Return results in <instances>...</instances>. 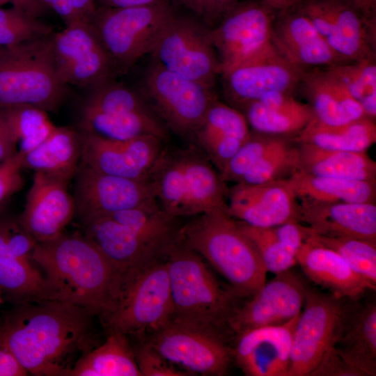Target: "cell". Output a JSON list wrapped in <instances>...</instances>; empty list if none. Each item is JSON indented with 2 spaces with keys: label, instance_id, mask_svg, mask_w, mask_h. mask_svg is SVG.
<instances>
[{
  "label": "cell",
  "instance_id": "6da1fadb",
  "mask_svg": "<svg viewBox=\"0 0 376 376\" xmlns=\"http://www.w3.org/2000/svg\"><path fill=\"white\" fill-rule=\"evenodd\" d=\"M95 315L67 301L15 304L0 317V345L36 376H68L75 362L94 347Z\"/></svg>",
  "mask_w": 376,
  "mask_h": 376
},
{
  "label": "cell",
  "instance_id": "7a4b0ae2",
  "mask_svg": "<svg viewBox=\"0 0 376 376\" xmlns=\"http://www.w3.org/2000/svg\"><path fill=\"white\" fill-rule=\"evenodd\" d=\"M32 258L56 300L83 307L99 318L110 308L121 272L83 233L36 243Z\"/></svg>",
  "mask_w": 376,
  "mask_h": 376
},
{
  "label": "cell",
  "instance_id": "3957f363",
  "mask_svg": "<svg viewBox=\"0 0 376 376\" xmlns=\"http://www.w3.org/2000/svg\"><path fill=\"white\" fill-rule=\"evenodd\" d=\"M81 225L82 233L123 273L163 259L183 224L180 217L156 203L97 217Z\"/></svg>",
  "mask_w": 376,
  "mask_h": 376
},
{
  "label": "cell",
  "instance_id": "277c9868",
  "mask_svg": "<svg viewBox=\"0 0 376 376\" xmlns=\"http://www.w3.org/2000/svg\"><path fill=\"white\" fill-rule=\"evenodd\" d=\"M148 180L160 207L173 216L192 217L228 210L226 182L193 143L182 148L164 146Z\"/></svg>",
  "mask_w": 376,
  "mask_h": 376
},
{
  "label": "cell",
  "instance_id": "5b68a950",
  "mask_svg": "<svg viewBox=\"0 0 376 376\" xmlns=\"http://www.w3.org/2000/svg\"><path fill=\"white\" fill-rule=\"evenodd\" d=\"M180 238L214 266L239 297L253 295L266 281L267 272L256 247L227 212L192 217L182 225Z\"/></svg>",
  "mask_w": 376,
  "mask_h": 376
},
{
  "label": "cell",
  "instance_id": "8992f818",
  "mask_svg": "<svg viewBox=\"0 0 376 376\" xmlns=\"http://www.w3.org/2000/svg\"><path fill=\"white\" fill-rule=\"evenodd\" d=\"M165 258L173 306L171 318L214 328L230 338L226 323L239 296L220 286L201 256L180 235Z\"/></svg>",
  "mask_w": 376,
  "mask_h": 376
},
{
  "label": "cell",
  "instance_id": "52a82bcc",
  "mask_svg": "<svg viewBox=\"0 0 376 376\" xmlns=\"http://www.w3.org/2000/svg\"><path fill=\"white\" fill-rule=\"evenodd\" d=\"M173 306L165 257L121 273L109 311L100 318L108 334L139 336L158 330L171 318Z\"/></svg>",
  "mask_w": 376,
  "mask_h": 376
},
{
  "label": "cell",
  "instance_id": "ba28073f",
  "mask_svg": "<svg viewBox=\"0 0 376 376\" xmlns=\"http://www.w3.org/2000/svg\"><path fill=\"white\" fill-rule=\"evenodd\" d=\"M51 36L6 47L0 56V107L30 105L56 111L68 94L54 60Z\"/></svg>",
  "mask_w": 376,
  "mask_h": 376
},
{
  "label": "cell",
  "instance_id": "9c48e42d",
  "mask_svg": "<svg viewBox=\"0 0 376 376\" xmlns=\"http://www.w3.org/2000/svg\"><path fill=\"white\" fill-rule=\"evenodd\" d=\"M175 14L163 0L146 6L97 9L89 22L113 63L125 69L151 53L163 28Z\"/></svg>",
  "mask_w": 376,
  "mask_h": 376
},
{
  "label": "cell",
  "instance_id": "30bf717a",
  "mask_svg": "<svg viewBox=\"0 0 376 376\" xmlns=\"http://www.w3.org/2000/svg\"><path fill=\"white\" fill-rule=\"evenodd\" d=\"M145 343L187 373L223 376L233 359L232 342L212 327L171 318Z\"/></svg>",
  "mask_w": 376,
  "mask_h": 376
},
{
  "label": "cell",
  "instance_id": "8fae6325",
  "mask_svg": "<svg viewBox=\"0 0 376 376\" xmlns=\"http://www.w3.org/2000/svg\"><path fill=\"white\" fill-rule=\"evenodd\" d=\"M143 91L168 130L187 143L217 100L213 88L174 74L154 60L145 72Z\"/></svg>",
  "mask_w": 376,
  "mask_h": 376
},
{
  "label": "cell",
  "instance_id": "7c38bea8",
  "mask_svg": "<svg viewBox=\"0 0 376 376\" xmlns=\"http://www.w3.org/2000/svg\"><path fill=\"white\" fill-rule=\"evenodd\" d=\"M207 29L175 14L154 45L153 60L174 74L213 88L221 67Z\"/></svg>",
  "mask_w": 376,
  "mask_h": 376
},
{
  "label": "cell",
  "instance_id": "4fadbf2b",
  "mask_svg": "<svg viewBox=\"0 0 376 376\" xmlns=\"http://www.w3.org/2000/svg\"><path fill=\"white\" fill-rule=\"evenodd\" d=\"M275 13L260 0L240 1L207 29L220 63L221 75L253 59L272 44L271 30Z\"/></svg>",
  "mask_w": 376,
  "mask_h": 376
},
{
  "label": "cell",
  "instance_id": "5bb4252c",
  "mask_svg": "<svg viewBox=\"0 0 376 376\" xmlns=\"http://www.w3.org/2000/svg\"><path fill=\"white\" fill-rule=\"evenodd\" d=\"M308 285L299 274L290 269L276 274L253 295L239 297L226 323L232 343L245 331L283 324L299 315Z\"/></svg>",
  "mask_w": 376,
  "mask_h": 376
},
{
  "label": "cell",
  "instance_id": "9a60e30c",
  "mask_svg": "<svg viewBox=\"0 0 376 376\" xmlns=\"http://www.w3.org/2000/svg\"><path fill=\"white\" fill-rule=\"evenodd\" d=\"M297 6L345 62L375 58L376 21L352 0H303Z\"/></svg>",
  "mask_w": 376,
  "mask_h": 376
},
{
  "label": "cell",
  "instance_id": "2e32d148",
  "mask_svg": "<svg viewBox=\"0 0 376 376\" xmlns=\"http://www.w3.org/2000/svg\"><path fill=\"white\" fill-rule=\"evenodd\" d=\"M343 299L308 285L292 335L288 376H308L334 345Z\"/></svg>",
  "mask_w": 376,
  "mask_h": 376
},
{
  "label": "cell",
  "instance_id": "e0dca14e",
  "mask_svg": "<svg viewBox=\"0 0 376 376\" xmlns=\"http://www.w3.org/2000/svg\"><path fill=\"white\" fill-rule=\"evenodd\" d=\"M36 241L19 224L0 219V290L17 304L56 300L32 254Z\"/></svg>",
  "mask_w": 376,
  "mask_h": 376
},
{
  "label": "cell",
  "instance_id": "ac0fdd59",
  "mask_svg": "<svg viewBox=\"0 0 376 376\" xmlns=\"http://www.w3.org/2000/svg\"><path fill=\"white\" fill-rule=\"evenodd\" d=\"M58 75L68 85L92 87L111 79L114 63L89 22L78 21L51 36Z\"/></svg>",
  "mask_w": 376,
  "mask_h": 376
},
{
  "label": "cell",
  "instance_id": "d6986e66",
  "mask_svg": "<svg viewBox=\"0 0 376 376\" xmlns=\"http://www.w3.org/2000/svg\"><path fill=\"white\" fill-rule=\"evenodd\" d=\"M72 194L82 224L97 217L158 203L148 180L126 178L79 165Z\"/></svg>",
  "mask_w": 376,
  "mask_h": 376
},
{
  "label": "cell",
  "instance_id": "ffe728a7",
  "mask_svg": "<svg viewBox=\"0 0 376 376\" xmlns=\"http://www.w3.org/2000/svg\"><path fill=\"white\" fill-rule=\"evenodd\" d=\"M302 71L286 59L272 43L253 59L222 73L224 93L235 108L276 91L293 93Z\"/></svg>",
  "mask_w": 376,
  "mask_h": 376
},
{
  "label": "cell",
  "instance_id": "44dd1931",
  "mask_svg": "<svg viewBox=\"0 0 376 376\" xmlns=\"http://www.w3.org/2000/svg\"><path fill=\"white\" fill-rule=\"evenodd\" d=\"M80 134L81 166L131 179L148 180V173L165 143L153 135L110 140L83 132Z\"/></svg>",
  "mask_w": 376,
  "mask_h": 376
},
{
  "label": "cell",
  "instance_id": "7402d4cb",
  "mask_svg": "<svg viewBox=\"0 0 376 376\" xmlns=\"http://www.w3.org/2000/svg\"><path fill=\"white\" fill-rule=\"evenodd\" d=\"M228 214L250 226L274 227L299 222V202L288 178L228 188Z\"/></svg>",
  "mask_w": 376,
  "mask_h": 376
},
{
  "label": "cell",
  "instance_id": "603a6c76",
  "mask_svg": "<svg viewBox=\"0 0 376 376\" xmlns=\"http://www.w3.org/2000/svg\"><path fill=\"white\" fill-rule=\"evenodd\" d=\"M69 182L35 172L24 208L17 218L38 242L51 240L64 233L75 215Z\"/></svg>",
  "mask_w": 376,
  "mask_h": 376
},
{
  "label": "cell",
  "instance_id": "cb8c5ba5",
  "mask_svg": "<svg viewBox=\"0 0 376 376\" xmlns=\"http://www.w3.org/2000/svg\"><path fill=\"white\" fill-rule=\"evenodd\" d=\"M375 290L356 298H344L334 347L364 376L376 375Z\"/></svg>",
  "mask_w": 376,
  "mask_h": 376
},
{
  "label": "cell",
  "instance_id": "d4e9b609",
  "mask_svg": "<svg viewBox=\"0 0 376 376\" xmlns=\"http://www.w3.org/2000/svg\"><path fill=\"white\" fill-rule=\"evenodd\" d=\"M271 39L280 53L302 71L347 63L333 50L297 5L275 13Z\"/></svg>",
  "mask_w": 376,
  "mask_h": 376
},
{
  "label": "cell",
  "instance_id": "484cf974",
  "mask_svg": "<svg viewBox=\"0 0 376 376\" xmlns=\"http://www.w3.org/2000/svg\"><path fill=\"white\" fill-rule=\"evenodd\" d=\"M299 316L283 324L245 331L234 338L233 359L245 375L288 376Z\"/></svg>",
  "mask_w": 376,
  "mask_h": 376
},
{
  "label": "cell",
  "instance_id": "4316f807",
  "mask_svg": "<svg viewBox=\"0 0 376 376\" xmlns=\"http://www.w3.org/2000/svg\"><path fill=\"white\" fill-rule=\"evenodd\" d=\"M299 222L314 233L376 242V205L372 203L299 201Z\"/></svg>",
  "mask_w": 376,
  "mask_h": 376
},
{
  "label": "cell",
  "instance_id": "83f0119b",
  "mask_svg": "<svg viewBox=\"0 0 376 376\" xmlns=\"http://www.w3.org/2000/svg\"><path fill=\"white\" fill-rule=\"evenodd\" d=\"M250 132L244 116L238 109L217 99L208 108L189 143L199 148L220 173Z\"/></svg>",
  "mask_w": 376,
  "mask_h": 376
},
{
  "label": "cell",
  "instance_id": "f1b7e54d",
  "mask_svg": "<svg viewBox=\"0 0 376 376\" xmlns=\"http://www.w3.org/2000/svg\"><path fill=\"white\" fill-rule=\"evenodd\" d=\"M298 88L314 118L327 125H340L363 117V110L343 81L329 68L304 71Z\"/></svg>",
  "mask_w": 376,
  "mask_h": 376
},
{
  "label": "cell",
  "instance_id": "f546056e",
  "mask_svg": "<svg viewBox=\"0 0 376 376\" xmlns=\"http://www.w3.org/2000/svg\"><path fill=\"white\" fill-rule=\"evenodd\" d=\"M238 109L251 130L281 136H295L313 118L311 106L297 100L293 93L271 92Z\"/></svg>",
  "mask_w": 376,
  "mask_h": 376
},
{
  "label": "cell",
  "instance_id": "4dcf8cb0",
  "mask_svg": "<svg viewBox=\"0 0 376 376\" xmlns=\"http://www.w3.org/2000/svg\"><path fill=\"white\" fill-rule=\"evenodd\" d=\"M304 274L316 285L340 298H356L375 290L335 251L304 242L296 254Z\"/></svg>",
  "mask_w": 376,
  "mask_h": 376
},
{
  "label": "cell",
  "instance_id": "1f68e13d",
  "mask_svg": "<svg viewBox=\"0 0 376 376\" xmlns=\"http://www.w3.org/2000/svg\"><path fill=\"white\" fill-rule=\"evenodd\" d=\"M80 132L70 127H56L41 144L23 154L22 166L70 182L80 165Z\"/></svg>",
  "mask_w": 376,
  "mask_h": 376
},
{
  "label": "cell",
  "instance_id": "d6a6232c",
  "mask_svg": "<svg viewBox=\"0 0 376 376\" xmlns=\"http://www.w3.org/2000/svg\"><path fill=\"white\" fill-rule=\"evenodd\" d=\"M297 146L299 171L320 177L375 181L376 163L366 152L329 150L301 143Z\"/></svg>",
  "mask_w": 376,
  "mask_h": 376
},
{
  "label": "cell",
  "instance_id": "836d02e7",
  "mask_svg": "<svg viewBox=\"0 0 376 376\" xmlns=\"http://www.w3.org/2000/svg\"><path fill=\"white\" fill-rule=\"evenodd\" d=\"M80 132L110 140H126L153 135L165 143L169 130L154 111L146 112L100 113L80 111Z\"/></svg>",
  "mask_w": 376,
  "mask_h": 376
},
{
  "label": "cell",
  "instance_id": "e575fe53",
  "mask_svg": "<svg viewBox=\"0 0 376 376\" xmlns=\"http://www.w3.org/2000/svg\"><path fill=\"white\" fill-rule=\"evenodd\" d=\"M375 120L363 117L340 125L324 124L314 117L292 139L297 143L342 151L366 152L376 142Z\"/></svg>",
  "mask_w": 376,
  "mask_h": 376
},
{
  "label": "cell",
  "instance_id": "d590c367",
  "mask_svg": "<svg viewBox=\"0 0 376 376\" xmlns=\"http://www.w3.org/2000/svg\"><path fill=\"white\" fill-rule=\"evenodd\" d=\"M288 180L299 201L375 203V181L320 177L299 171Z\"/></svg>",
  "mask_w": 376,
  "mask_h": 376
},
{
  "label": "cell",
  "instance_id": "8d00e7d4",
  "mask_svg": "<svg viewBox=\"0 0 376 376\" xmlns=\"http://www.w3.org/2000/svg\"><path fill=\"white\" fill-rule=\"evenodd\" d=\"M68 376H141L127 336L113 332L105 341L83 354Z\"/></svg>",
  "mask_w": 376,
  "mask_h": 376
},
{
  "label": "cell",
  "instance_id": "74e56055",
  "mask_svg": "<svg viewBox=\"0 0 376 376\" xmlns=\"http://www.w3.org/2000/svg\"><path fill=\"white\" fill-rule=\"evenodd\" d=\"M47 112L30 105L0 107V116L6 123L12 138L25 154L44 142L55 130Z\"/></svg>",
  "mask_w": 376,
  "mask_h": 376
},
{
  "label": "cell",
  "instance_id": "f35d334b",
  "mask_svg": "<svg viewBox=\"0 0 376 376\" xmlns=\"http://www.w3.org/2000/svg\"><path fill=\"white\" fill-rule=\"evenodd\" d=\"M338 253L360 276L376 288V242L351 237H328L310 228L305 240Z\"/></svg>",
  "mask_w": 376,
  "mask_h": 376
},
{
  "label": "cell",
  "instance_id": "ab89813d",
  "mask_svg": "<svg viewBox=\"0 0 376 376\" xmlns=\"http://www.w3.org/2000/svg\"><path fill=\"white\" fill-rule=\"evenodd\" d=\"M345 84L361 106L366 118H376L375 58L344 63L327 67Z\"/></svg>",
  "mask_w": 376,
  "mask_h": 376
},
{
  "label": "cell",
  "instance_id": "60d3db41",
  "mask_svg": "<svg viewBox=\"0 0 376 376\" xmlns=\"http://www.w3.org/2000/svg\"><path fill=\"white\" fill-rule=\"evenodd\" d=\"M293 136H288L271 150L239 183L253 185L287 179L298 171L299 150Z\"/></svg>",
  "mask_w": 376,
  "mask_h": 376
},
{
  "label": "cell",
  "instance_id": "b9f144b4",
  "mask_svg": "<svg viewBox=\"0 0 376 376\" xmlns=\"http://www.w3.org/2000/svg\"><path fill=\"white\" fill-rule=\"evenodd\" d=\"M288 136L255 132L250 134L240 148L233 155L220 173L225 182L239 183L271 150Z\"/></svg>",
  "mask_w": 376,
  "mask_h": 376
},
{
  "label": "cell",
  "instance_id": "7bdbcfd3",
  "mask_svg": "<svg viewBox=\"0 0 376 376\" xmlns=\"http://www.w3.org/2000/svg\"><path fill=\"white\" fill-rule=\"evenodd\" d=\"M52 33V28L38 20L34 14L15 6H0L1 47H14Z\"/></svg>",
  "mask_w": 376,
  "mask_h": 376
},
{
  "label": "cell",
  "instance_id": "ee69618b",
  "mask_svg": "<svg viewBox=\"0 0 376 376\" xmlns=\"http://www.w3.org/2000/svg\"><path fill=\"white\" fill-rule=\"evenodd\" d=\"M236 221L242 233L253 244L267 272L276 274L297 264L296 256L279 240L273 227H256Z\"/></svg>",
  "mask_w": 376,
  "mask_h": 376
},
{
  "label": "cell",
  "instance_id": "f6af8a7d",
  "mask_svg": "<svg viewBox=\"0 0 376 376\" xmlns=\"http://www.w3.org/2000/svg\"><path fill=\"white\" fill-rule=\"evenodd\" d=\"M141 376H185L189 373L176 368L153 348L143 343L134 349Z\"/></svg>",
  "mask_w": 376,
  "mask_h": 376
},
{
  "label": "cell",
  "instance_id": "bcb514c9",
  "mask_svg": "<svg viewBox=\"0 0 376 376\" xmlns=\"http://www.w3.org/2000/svg\"><path fill=\"white\" fill-rule=\"evenodd\" d=\"M22 159L23 153L17 151L0 164V204L23 186L24 180L21 173Z\"/></svg>",
  "mask_w": 376,
  "mask_h": 376
},
{
  "label": "cell",
  "instance_id": "7dc6e473",
  "mask_svg": "<svg viewBox=\"0 0 376 376\" xmlns=\"http://www.w3.org/2000/svg\"><path fill=\"white\" fill-rule=\"evenodd\" d=\"M205 22L215 25L240 0H178Z\"/></svg>",
  "mask_w": 376,
  "mask_h": 376
},
{
  "label": "cell",
  "instance_id": "c3c4849f",
  "mask_svg": "<svg viewBox=\"0 0 376 376\" xmlns=\"http://www.w3.org/2000/svg\"><path fill=\"white\" fill-rule=\"evenodd\" d=\"M308 376H364L346 362L333 346L322 356Z\"/></svg>",
  "mask_w": 376,
  "mask_h": 376
},
{
  "label": "cell",
  "instance_id": "681fc988",
  "mask_svg": "<svg viewBox=\"0 0 376 376\" xmlns=\"http://www.w3.org/2000/svg\"><path fill=\"white\" fill-rule=\"evenodd\" d=\"M279 240L294 255L309 235L310 228L299 221H289L273 227Z\"/></svg>",
  "mask_w": 376,
  "mask_h": 376
},
{
  "label": "cell",
  "instance_id": "f907efd6",
  "mask_svg": "<svg viewBox=\"0 0 376 376\" xmlns=\"http://www.w3.org/2000/svg\"><path fill=\"white\" fill-rule=\"evenodd\" d=\"M28 372L15 357L6 347L0 345V376H26Z\"/></svg>",
  "mask_w": 376,
  "mask_h": 376
},
{
  "label": "cell",
  "instance_id": "816d5d0a",
  "mask_svg": "<svg viewBox=\"0 0 376 376\" xmlns=\"http://www.w3.org/2000/svg\"><path fill=\"white\" fill-rule=\"evenodd\" d=\"M52 8L65 23L69 24L79 19L68 0H40Z\"/></svg>",
  "mask_w": 376,
  "mask_h": 376
},
{
  "label": "cell",
  "instance_id": "f5cc1de1",
  "mask_svg": "<svg viewBox=\"0 0 376 376\" xmlns=\"http://www.w3.org/2000/svg\"><path fill=\"white\" fill-rule=\"evenodd\" d=\"M10 132L0 116V164L12 157L17 150Z\"/></svg>",
  "mask_w": 376,
  "mask_h": 376
},
{
  "label": "cell",
  "instance_id": "db71d44e",
  "mask_svg": "<svg viewBox=\"0 0 376 376\" xmlns=\"http://www.w3.org/2000/svg\"><path fill=\"white\" fill-rule=\"evenodd\" d=\"M75 13L81 21L90 22L97 10V0H68Z\"/></svg>",
  "mask_w": 376,
  "mask_h": 376
},
{
  "label": "cell",
  "instance_id": "11a10c76",
  "mask_svg": "<svg viewBox=\"0 0 376 376\" xmlns=\"http://www.w3.org/2000/svg\"><path fill=\"white\" fill-rule=\"evenodd\" d=\"M107 8H121L150 5L163 0H100Z\"/></svg>",
  "mask_w": 376,
  "mask_h": 376
},
{
  "label": "cell",
  "instance_id": "9f6ffc18",
  "mask_svg": "<svg viewBox=\"0 0 376 376\" xmlns=\"http://www.w3.org/2000/svg\"><path fill=\"white\" fill-rule=\"evenodd\" d=\"M267 8L278 13L293 8L303 0H260Z\"/></svg>",
  "mask_w": 376,
  "mask_h": 376
},
{
  "label": "cell",
  "instance_id": "6f0895ef",
  "mask_svg": "<svg viewBox=\"0 0 376 376\" xmlns=\"http://www.w3.org/2000/svg\"><path fill=\"white\" fill-rule=\"evenodd\" d=\"M368 19L376 20V0H352Z\"/></svg>",
  "mask_w": 376,
  "mask_h": 376
},
{
  "label": "cell",
  "instance_id": "680465c9",
  "mask_svg": "<svg viewBox=\"0 0 376 376\" xmlns=\"http://www.w3.org/2000/svg\"><path fill=\"white\" fill-rule=\"evenodd\" d=\"M7 3H11L13 6L22 8L30 13L34 14L38 9L36 0H5Z\"/></svg>",
  "mask_w": 376,
  "mask_h": 376
},
{
  "label": "cell",
  "instance_id": "91938a15",
  "mask_svg": "<svg viewBox=\"0 0 376 376\" xmlns=\"http://www.w3.org/2000/svg\"><path fill=\"white\" fill-rule=\"evenodd\" d=\"M7 3L5 0H0V6H2L3 5L6 4Z\"/></svg>",
  "mask_w": 376,
  "mask_h": 376
},
{
  "label": "cell",
  "instance_id": "94428289",
  "mask_svg": "<svg viewBox=\"0 0 376 376\" xmlns=\"http://www.w3.org/2000/svg\"><path fill=\"white\" fill-rule=\"evenodd\" d=\"M6 47H0V56L3 53Z\"/></svg>",
  "mask_w": 376,
  "mask_h": 376
},
{
  "label": "cell",
  "instance_id": "6125c7cd",
  "mask_svg": "<svg viewBox=\"0 0 376 376\" xmlns=\"http://www.w3.org/2000/svg\"><path fill=\"white\" fill-rule=\"evenodd\" d=\"M1 301H2V300H1V290H0V304H1Z\"/></svg>",
  "mask_w": 376,
  "mask_h": 376
}]
</instances>
